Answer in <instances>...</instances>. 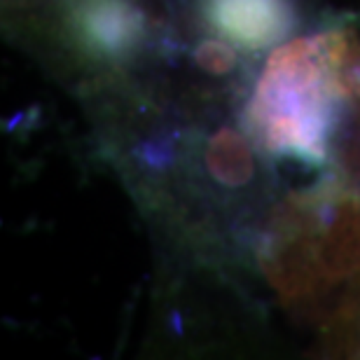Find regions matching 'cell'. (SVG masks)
Segmentation results:
<instances>
[{"label": "cell", "instance_id": "cell-1", "mask_svg": "<svg viewBox=\"0 0 360 360\" xmlns=\"http://www.w3.org/2000/svg\"><path fill=\"white\" fill-rule=\"evenodd\" d=\"M342 59L344 47L335 35L297 38L269 54L246 108L250 134L267 153L307 164L328 160L344 96L337 73Z\"/></svg>", "mask_w": 360, "mask_h": 360}, {"label": "cell", "instance_id": "cell-2", "mask_svg": "<svg viewBox=\"0 0 360 360\" xmlns=\"http://www.w3.org/2000/svg\"><path fill=\"white\" fill-rule=\"evenodd\" d=\"M199 7L215 31L250 52L278 45L297 21L292 0H199Z\"/></svg>", "mask_w": 360, "mask_h": 360}, {"label": "cell", "instance_id": "cell-3", "mask_svg": "<svg viewBox=\"0 0 360 360\" xmlns=\"http://www.w3.org/2000/svg\"><path fill=\"white\" fill-rule=\"evenodd\" d=\"M73 24L84 47L101 56L131 52L143 35V14L131 0H82Z\"/></svg>", "mask_w": 360, "mask_h": 360}, {"label": "cell", "instance_id": "cell-4", "mask_svg": "<svg viewBox=\"0 0 360 360\" xmlns=\"http://www.w3.org/2000/svg\"><path fill=\"white\" fill-rule=\"evenodd\" d=\"M316 264L330 278L351 276L360 269V201H342L326 220Z\"/></svg>", "mask_w": 360, "mask_h": 360}, {"label": "cell", "instance_id": "cell-5", "mask_svg": "<svg viewBox=\"0 0 360 360\" xmlns=\"http://www.w3.org/2000/svg\"><path fill=\"white\" fill-rule=\"evenodd\" d=\"M204 162L208 176L222 187H246L255 178V160L248 141L232 127H222L208 139Z\"/></svg>", "mask_w": 360, "mask_h": 360}, {"label": "cell", "instance_id": "cell-6", "mask_svg": "<svg viewBox=\"0 0 360 360\" xmlns=\"http://www.w3.org/2000/svg\"><path fill=\"white\" fill-rule=\"evenodd\" d=\"M194 63L208 75H229L236 68V49L222 40H204L194 47Z\"/></svg>", "mask_w": 360, "mask_h": 360}]
</instances>
